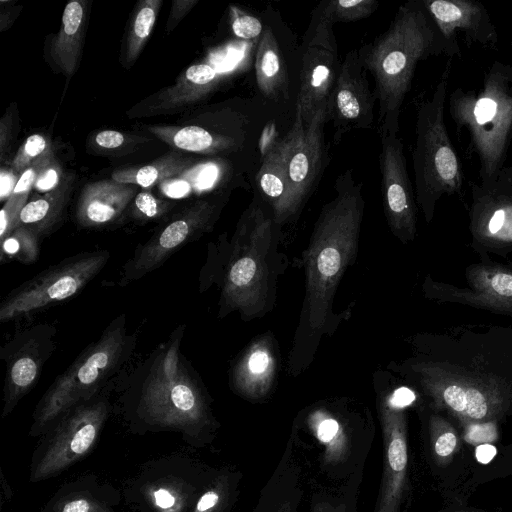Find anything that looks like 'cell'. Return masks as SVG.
<instances>
[{"label":"cell","mask_w":512,"mask_h":512,"mask_svg":"<svg viewBox=\"0 0 512 512\" xmlns=\"http://www.w3.org/2000/svg\"><path fill=\"white\" fill-rule=\"evenodd\" d=\"M363 184L351 169L338 175L335 196L325 203L314 223L309 244L296 266L304 269L305 293L287 359V372L297 377L315 359L323 337H331L350 310L333 311L342 277L356 261L365 212Z\"/></svg>","instance_id":"obj_1"},{"label":"cell","mask_w":512,"mask_h":512,"mask_svg":"<svg viewBox=\"0 0 512 512\" xmlns=\"http://www.w3.org/2000/svg\"><path fill=\"white\" fill-rule=\"evenodd\" d=\"M281 239L272 210L256 198L240 217L231 239L220 238L210 260L212 282L220 289V318L238 312L248 322L273 310L278 279L289 265L279 250Z\"/></svg>","instance_id":"obj_2"},{"label":"cell","mask_w":512,"mask_h":512,"mask_svg":"<svg viewBox=\"0 0 512 512\" xmlns=\"http://www.w3.org/2000/svg\"><path fill=\"white\" fill-rule=\"evenodd\" d=\"M441 52L442 39L423 0L399 6L388 29L358 49L375 81L379 129L399 132L401 107L418 62Z\"/></svg>","instance_id":"obj_3"},{"label":"cell","mask_w":512,"mask_h":512,"mask_svg":"<svg viewBox=\"0 0 512 512\" xmlns=\"http://www.w3.org/2000/svg\"><path fill=\"white\" fill-rule=\"evenodd\" d=\"M369 407L351 396L320 399L301 409L290 436L315 453L319 472L341 483L365 467L375 436Z\"/></svg>","instance_id":"obj_4"},{"label":"cell","mask_w":512,"mask_h":512,"mask_svg":"<svg viewBox=\"0 0 512 512\" xmlns=\"http://www.w3.org/2000/svg\"><path fill=\"white\" fill-rule=\"evenodd\" d=\"M387 368L462 425L494 422L512 408V381L481 366H448L415 356L391 361Z\"/></svg>","instance_id":"obj_5"},{"label":"cell","mask_w":512,"mask_h":512,"mask_svg":"<svg viewBox=\"0 0 512 512\" xmlns=\"http://www.w3.org/2000/svg\"><path fill=\"white\" fill-rule=\"evenodd\" d=\"M449 113L458 131L468 133L479 161V183L496 181L505 168L512 135V66L495 61L479 90L455 89Z\"/></svg>","instance_id":"obj_6"},{"label":"cell","mask_w":512,"mask_h":512,"mask_svg":"<svg viewBox=\"0 0 512 512\" xmlns=\"http://www.w3.org/2000/svg\"><path fill=\"white\" fill-rule=\"evenodd\" d=\"M451 62L447 63L431 96L417 107L412 152L415 198L429 223L443 195L462 192L464 174L444 123Z\"/></svg>","instance_id":"obj_7"},{"label":"cell","mask_w":512,"mask_h":512,"mask_svg":"<svg viewBox=\"0 0 512 512\" xmlns=\"http://www.w3.org/2000/svg\"><path fill=\"white\" fill-rule=\"evenodd\" d=\"M135 342V335L127 332L125 316L116 317L48 388L36 410L38 425L92 399L128 360Z\"/></svg>","instance_id":"obj_8"},{"label":"cell","mask_w":512,"mask_h":512,"mask_svg":"<svg viewBox=\"0 0 512 512\" xmlns=\"http://www.w3.org/2000/svg\"><path fill=\"white\" fill-rule=\"evenodd\" d=\"M376 410L383 438V467L374 512H401L408 489V430L400 390L393 389L391 372L373 375Z\"/></svg>","instance_id":"obj_9"},{"label":"cell","mask_w":512,"mask_h":512,"mask_svg":"<svg viewBox=\"0 0 512 512\" xmlns=\"http://www.w3.org/2000/svg\"><path fill=\"white\" fill-rule=\"evenodd\" d=\"M108 250L82 252L61 260L16 287L0 304V322L24 317L78 294L106 265Z\"/></svg>","instance_id":"obj_10"},{"label":"cell","mask_w":512,"mask_h":512,"mask_svg":"<svg viewBox=\"0 0 512 512\" xmlns=\"http://www.w3.org/2000/svg\"><path fill=\"white\" fill-rule=\"evenodd\" d=\"M328 108L317 111L304 124L296 108L295 119L284 139L287 195L278 225L294 222L316 190L327 163L325 126Z\"/></svg>","instance_id":"obj_11"},{"label":"cell","mask_w":512,"mask_h":512,"mask_svg":"<svg viewBox=\"0 0 512 512\" xmlns=\"http://www.w3.org/2000/svg\"><path fill=\"white\" fill-rule=\"evenodd\" d=\"M226 200V196L199 200L174 215L135 249L123 266L119 285L139 280L162 266L183 245L211 231Z\"/></svg>","instance_id":"obj_12"},{"label":"cell","mask_w":512,"mask_h":512,"mask_svg":"<svg viewBox=\"0 0 512 512\" xmlns=\"http://www.w3.org/2000/svg\"><path fill=\"white\" fill-rule=\"evenodd\" d=\"M379 168L385 218L392 234L403 244L416 236L417 203L407 171L404 145L399 132L379 129Z\"/></svg>","instance_id":"obj_13"},{"label":"cell","mask_w":512,"mask_h":512,"mask_svg":"<svg viewBox=\"0 0 512 512\" xmlns=\"http://www.w3.org/2000/svg\"><path fill=\"white\" fill-rule=\"evenodd\" d=\"M56 328L37 324L17 331L1 347L0 358L5 362L4 414L38 381L45 362L55 350Z\"/></svg>","instance_id":"obj_14"},{"label":"cell","mask_w":512,"mask_h":512,"mask_svg":"<svg viewBox=\"0 0 512 512\" xmlns=\"http://www.w3.org/2000/svg\"><path fill=\"white\" fill-rule=\"evenodd\" d=\"M302 48L296 108L307 124L317 111L328 108L342 62L333 29L307 30Z\"/></svg>","instance_id":"obj_15"},{"label":"cell","mask_w":512,"mask_h":512,"mask_svg":"<svg viewBox=\"0 0 512 512\" xmlns=\"http://www.w3.org/2000/svg\"><path fill=\"white\" fill-rule=\"evenodd\" d=\"M376 103L358 49H352L341 63L328 105L329 120L335 129L334 143L338 144L344 134L351 130L371 128Z\"/></svg>","instance_id":"obj_16"},{"label":"cell","mask_w":512,"mask_h":512,"mask_svg":"<svg viewBox=\"0 0 512 512\" xmlns=\"http://www.w3.org/2000/svg\"><path fill=\"white\" fill-rule=\"evenodd\" d=\"M442 39L444 53L460 55L458 36L468 44L496 49L498 33L485 6L475 0H423Z\"/></svg>","instance_id":"obj_17"},{"label":"cell","mask_w":512,"mask_h":512,"mask_svg":"<svg viewBox=\"0 0 512 512\" xmlns=\"http://www.w3.org/2000/svg\"><path fill=\"white\" fill-rule=\"evenodd\" d=\"M470 231L489 248L512 246V181L500 174L492 183L471 185Z\"/></svg>","instance_id":"obj_18"},{"label":"cell","mask_w":512,"mask_h":512,"mask_svg":"<svg viewBox=\"0 0 512 512\" xmlns=\"http://www.w3.org/2000/svg\"><path fill=\"white\" fill-rule=\"evenodd\" d=\"M468 287L462 289L426 278L425 294L512 315V270L499 265H472L467 269Z\"/></svg>","instance_id":"obj_19"},{"label":"cell","mask_w":512,"mask_h":512,"mask_svg":"<svg viewBox=\"0 0 512 512\" xmlns=\"http://www.w3.org/2000/svg\"><path fill=\"white\" fill-rule=\"evenodd\" d=\"M106 414V402L100 399H90L73 407L36 470L35 478L58 471L84 455L94 443Z\"/></svg>","instance_id":"obj_20"},{"label":"cell","mask_w":512,"mask_h":512,"mask_svg":"<svg viewBox=\"0 0 512 512\" xmlns=\"http://www.w3.org/2000/svg\"><path fill=\"white\" fill-rule=\"evenodd\" d=\"M280 351L270 332L257 335L242 350L229 373L231 389L250 402L265 400L276 387Z\"/></svg>","instance_id":"obj_21"},{"label":"cell","mask_w":512,"mask_h":512,"mask_svg":"<svg viewBox=\"0 0 512 512\" xmlns=\"http://www.w3.org/2000/svg\"><path fill=\"white\" fill-rule=\"evenodd\" d=\"M299 452L289 436L285 450L261 489L252 512H304V470Z\"/></svg>","instance_id":"obj_22"},{"label":"cell","mask_w":512,"mask_h":512,"mask_svg":"<svg viewBox=\"0 0 512 512\" xmlns=\"http://www.w3.org/2000/svg\"><path fill=\"white\" fill-rule=\"evenodd\" d=\"M136 192L137 185L114 179L87 184L77 203L78 224L85 228H103L116 222L136 197Z\"/></svg>","instance_id":"obj_23"},{"label":"cell","mask_w":512,"mask_h":512,"mask_svg":"<svg viewBox=\"0 0 512 512\" xmlns=\"http://www.w3.org/2000/svg\"><path fill=\"white\" fill-rule=\"evenodd\" d=\"M255 76L258 89L273 101L288 98L289 79L284 57L270 27L264 29L255 54Z\"/></svg>","instance_id":"obj_24"},{"label":"cell","mask_w":512,"mask_h":512,"mask_svg":"<svg viewBox=\"0 0 512 512\" xmlns=\"http://www.w3.org/2000/svg\"><path fill=\"white\" fill-rule=\"evenodd\" d=\"M217 83L214 67L205 63L192 65L157 97L152 110L162 113L195 104L208 96Z\"/></svg>","instance_id":"obj_25"},{"label":"cell","mask_w":512,"mask_h":512,"mask_svg":"<svg viewBox=\"0 0 512 512\" xmlns=\"http://www.w3.org/2000/svg\"><path fill=\"white\" fill-rule=\"evenodd\" d=\"M256 183L262 200L270 207L278 224L287 195L283 138L272 140L265 146L262 162L256 174Z\"/></svg>","instance_id":"obj_26"},{"label":"cell","mask_w":512,"mask_h":512,"mask_svg":"<svg viewBox=\"0 0 512 512\" xmlns=\"http://www.w3.org/2000/svg\"><path fill=\"white\" fill-rule=\"evenodd\" d=\"M148 130L180 150L202 154L234 152L243 140L235 135L215 134L199 126H152Z\"/></svg>","instance_id":"obj_27"},{"label":"cell","mask_w":512,"mask_h":512,"mask_svg":"<svg viewBox=\"0 0 512 512\" xmlns=\"http://www.w3.org/2000/svg\"><path fill=\"white\" fill-rule=\"evenodd\" d=\"M85 23V7L82 1H70L62 15L61 29L52 46L55 64L68 76H72L81 54Z\"/></svg>","instance_id":"obj_28"},{"label":"cell","mask_w":512,"mask_h":512,"mask_svg":"<svg viewBox=\"0 0 512 512\" xmlns=\"http://www.w3.org/2000/svg\"><path fill=\"white\" fill-rule=\"evenodd\" d=\"M71 179L59 184L54 190L27 202L20 216V226L39 238L49 235L61 221L71 191Z\"/></svg>","instance_id":"obj_29"},{"label":"cell","mask_w":512,"mask_h":512,"mask_svg":"<svg viewBox=\"0 0 512 512\" xmlns=\"http://www.w3.org/2000/svg\"><path fill=\"white\" fill-rule=\"evenodd\" d=\"M192 163L193 159L174 152L144 166L117 170L112 174V179L149 188L180 175Z\"/></svg>","instance_id":"obj_30"},{"label":"cell","mask_w":512,"mask_h":512,"mask_svg":"<svg viewBox=\"0 0 512 512\" xmlns=\"http://www.w3.org/2000/svg\"><path fill=\"white\" fill-rule=\"evenodd\" d=\"M364 468L336 487H316L311 492L310 512H357Z\"/></svg>","instance_id":"obj_31"},{"label":"cell","mask_w":512,"mask_h":512,"mask_svg":"<svg viewBox=\"0 0 512 512\" xmlns=\"http://www.w3.org/2000/svg\"><path fill=\"white\" fill-rule=\"evenodd\" d=\"M379 7L376 0H329L320 2L311 14L307 30L333 29L338 22H352L367 18Z\"/></svg>","instance_id":"obj_32"},{"label":"cell","mask_w":512,"mask_h":512,"mask_svg":"<svg viewBox=\"0 0 512 512\" xmlns=\"http://www.w3.org/2000/svg\"><path fill=\"white\" fill-rule=\"evenodd\" d=\"M429 445L433 461L439 466L452 462L459 450V436L453 425L442 415L432 413L428 418Z\"/></svg>","instance_id":"obj_33"},{"label":"cell","mask_w":512,"mask_h":512,"mask_svg":"<svg viewBox=\"0 0 512 512\" xmlns=\"http://www.w3.org/2000/svg\"><path fill=\"white\" fill-rule=\"evenodd\" d=\"M161 4V0H145L137 8L127 40L126 57L129 64L138 57L150 37Z\"/></svg>","instance_id":"obj_34"},{"label":"cell","mask_w":512,"mask_h":512,"mask_svg":"<svg viewBox=\"0 0 512 512\" xmlns=\"http://www.w3.org/2000/svg\"><path fill=\"white\" fill-rule=\"evenodd\" d=\"M40 238L23 226L17 227L5 240L1 241V260L7 256L23 263L37 260L40 252Z\"/></svg>","instance_id":"obj_35"},{"label":"cell","mask_w":512,"mask_h":512,"mask_svg":"<svg viewBox=\"0 0 512 512\" xmlns=\"http://www.w3.org/2000/svg\"><path fill=\"white\" fill-rule=\"evenodd\" d=\"M52 153L47 139L40 134L29 136L15 155L11 169L20 175L27 167Z\"/></svg>","instance_id":"obj_36"},{"label":"cell","mask_w":512,"mask_h":512,"mask_svg":"<svg viewBox=\"0 0 512 512\" xmlns=\"http://www.w3.org/2000/svg\"><path fill=\"white\" fill-rule=\"evenodd\" d=\"M172 207V203L156 198L149 191H142L134 198L132 215L141 221L154 220L163 217Z\"/></svg>","instance_id":"obj_37"},{"label":"cell","mask_w":512,"mask_h":512,"mask_svg":"<svg viewBox=\"0 0 512 512\" xmlns=\"http://www.w3.org/2000/svg\"><path fill=\"white\" fill-rule=\"evenodd\" d=\"M29 193H13L0 211V239L5 240L20 226V216Z\"/></svg>","instance_id":"obj_38"},{"label":"cell","mask_w":512,"mask_h":512,"mask_svg":"<svg viewBox=\"0 0 512 512\" xmlns=\"http://www.w3.org/2000/svg\"><path fill=\"white\" fill-rule=\"evenodd\" d=\"M231 27L234 35L242 40H259L264 29L259 18L238 7L231 6Z\"/></svg>","instance_id":"obj_39"},{"label":"cell","mask_w":512,"mask_h":512,"mask_svg":"<svg viewBox=\"0 0 512 512\" xmlns=\"http://www.w3.org/2000/svg\"><path fill=\"white\" fill-rule=\"evenodd\" d=\"M178 176L187 180L191 184L192 188L204 190L209 188V186L215 182L217 178V169L212 163L198 164L196 166L189 167Z\"/></svg>","instance_id":"obj_40"},{"label":"cell","mask_w":512,"mask_h":512,"mask_svg":"<svg viewBox=\"0 0 512 512\" xmlns=\"http://www.w3.org/2000/svg\"><path fill=\"white\" fill-rule=\"evenodd\" d=\"M54 159L53 152L27 167L19 176L13 193H29L43 170Z\"/></svg>","instance_id":"obj_41"},{"label":"cell","mask_w":512,"mask_h":512,"mask_svg":"<svg viewBox=\"0 0 512 512\" xmlns=\"http://www.w3.org/2000/svg\"><path fill=\"white\" fill-rule=\"evenodd\" d=\"M62 169L55 159L43 170L35 183V188L40 192H50L59 186Z\"/></svg>","instance_id":"obj_42"},{"label":"cell","mask_w":512,"mask_h":512,"mask_svg":"<svg viewBox=\"0 0 512 512\" xmlns=\"http://www.w3.org/2000/svg\"><path fill=\"white\" fill-rule=\"evenodd\" d=\"M159 188L170 198L184 197L192 190L191 184L179 176L164 180L159 184Z\"/></svg>","instance_id":"obj_43"},{"label":"cell","mask_w":512,"mask_h":512,"mask_svg":"<svg viewBox=\"0 0 512 512\" xmlns=\"http://www.w3.org/2000/svg\"><path fill=\"white\" fill-rule=\"evenodd\" d=\"M127 140L123 133L114 130L101 131L94 137V142L98 147L108 150L123 146Z\"/></svg>","instance_id":"obj_44"},{"label":"cell","mask_w":512,"mask_h":512,"mask_svg":"<svg viewBox=\"0 0 512 512\" xmlns=\"http://www.w3.org/2000/svg\"><path fill=\"white\" fill-rule=\"evenodd\" d=\"M19 176L11 168H2L0 172V199H8L14 192Z\"/></svg>","instance_id":"obj_45"},{"label":"cell","mask_w":512,"mask_h":512,"mask_svg":"<svg viewBox=\"0 0 512 512\" xmlns=\"http://www.w3.org/2000/svg\"><path fill=\"white\" fill-rule=\"evenodd\" d=\"M197 3V0L173 1L170 18L167 22V31H171L184 15Z\"/></svg>","instance_id":"obj_46"},{"label":"cell","mask_w":512,"mask_h":512,"mask_svg":"<svg viewBox=\"0 0 512 512\" xmlns=\"http://www.w3.org/2000/svg\"><path fill=\"white\" fill-rule=\"evenodd\" d=\"M492 422H486V423H472L465 425L466 431L468 434V439L470 441L474 442H484L487 441L488 438H495V433H487V431L491 430Z\"/></svg>","instance_id":"obj_47"},{"label":"cell","mask_w":512,"mask_h":512,"mask_svg":"<svg viewBox=\"0 0 512 512\" xmlns=\"http://www.w3.org/2000/svg\"><path fill=\"white\" fill-rule=\"evenodd\" d=\"M154 499L156 505L160 508L167 509L174 505L175 498L169 491L165 489H158L154 492Z\"/></svg>","instance_id":"obj_48"},{"label":"cell","mask_w":512,"mask_h":512,"mask_svg":"<svg viewBox=\"0 0 512 512\" xmlns=\"http://www.w3.org/2000/svg\"><path fill=\"white\" fill-rule=\"evenodd\" d=\"M90 504L84 499H76L68 502L62 509V512H89Z\"/></svg>","instance_id":"obj_49"},{"label":"cell","mask_w":512,"mask_h":512,"mask_svg":"<svg viewBox=\"0 0 512 512\" xmlns=\"http://www.w3.org/2000/svg\"><path fill=\"white\" fill-rule=\"evenodd\" d=\"M495 453V448L487 444L479 446L476 450V456L478 460L482 463L489 462L493 458Z\"/></svg>","instance_id":"obj_50"},{"label":"cell","mask_w":512,"mask_h":512,"mask_svg":"<svg viewBox=\"0 0 512 512\" xmlns=\"http://www.w3.org/2000/svg\"><path fill=\"white\" fill-rule=\"evenodd\" d=\"M501 174L504 175L510 181H512V164L509 167H505Z\"/></svg>","instance_id":"obj_51"},{"label":"cell","mask_w":512,"mask_h":512,"mask_svg":"<svg viewBox=\"0 0 512 512\" xmlns=\"http://www.w3.org/2000/svg\"><path fill=\"white\" fill-rule=\"evenodd\" d=\"M456 512H486V511L476 510V509H468V510H461V511H456Z\"/></svg>","instance_id":"obj_52"}]
</instances>
